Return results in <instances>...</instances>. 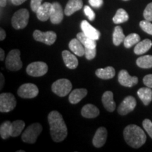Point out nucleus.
I'll list each match as a JSON object with an SVG mask.
<instances>
[{"label": "nucleus", "mask_w": 152, "mask_h": 152, "mask_svg": "<svg viewBox=\"0 0 152 152\" xmlns=\"http://www.w3.org/2000/svg\"><path fill=\"white\" fill-rule=\"evenodd\" d=\"M48 122L52 140L56 142L65 140L68 134V130L61 114L56 111L50 112L48 115Z\"/></svg>", "instance_id": "f257e3e1"}, {"label": "nucleus", "mask_w": 152, "mask_h": 152, "mask_svg": "<svg viewBox=\"0 0 152 152\" xmlns=\"http://www.w3.org/2000/svg\"><path fill=\"white\" fill-rule=\"evenodd\" d=\"M126 143L134 149L141 147L146 142L147 136L144 130L136 125H129L123 131Z\"/></svg>", "instance_id": "f03ea898"}, {"label": "nucleus", "mask_w": 152, "mask_h": 152, "mask_svg": "<svg viewBox=\"0 0 152 152\" xmlns=\"http://www.w3.org/2000/svg\"><path fill=\"white\" fill-rule=\"evenodd\" d=\"M42 131V126L39 123H33L29 125L22 134V140L26 143L34 144L37 141L38 136Z\"/></svg>", "instance_id": "7ed1b4c3"}, {"label": "nucleus", "mask_w": 152, "mask_h": 152, "mask_svg": "<svg viewBox=\"0 0 152 152\" xmlns=\"http://www.w3.org/2000/svg\"><path fill=\"white\" fill-rule=\"evenodd\" d=\"M20 56V52L18 49H14L9 53L5 61L7 69L11 71H17L22 68L23 63Z\"/></svg>", "instance_id": "20e7f679"}, {"label": "nucleus", "mask_w": 152, "mask_h": 152, "mask_svg": "<svg viewBox=\"0 0 152 152\" xmlns=\"http://www.w3.org/2000/svg\"><path fill=\"white\" fill-rule=\"evenodd\" d=\"M29 11L26 9H21L14 13L11 19V24L16 30L25 28L27 26L29 20Z\"/></svg>", "instance_id": "39448f33"}, {"label": "nucleus", "mask_w": 152, "mask_h": 152, "mask_svg": "<svg viewBox=\"0 0 152 152\" xmlns=\"http://www.w3.org/2000/svg\"><path fill=\"white\" fill-rule=\"evenodd\" d=\"M72 84L68 79H59L52 84V92L59 96H65L71 92Z\"/></svg>", "instance_id": "423d86ee"}, {"label": "nucleus", "mask_w": 152, "mask_h": 152, "mask_svg": "<svg viewBox=\"0 0 152 152\" xmlns=\"http://www.w3.org/2000/svg\"><path fill=\"white\" fill-rule=\"evenodd\" d=\"M16 106V100L11 93H1L0 95V111L7 113L14 109Z\"/></svg>", "instance_id": "0eeeda50"}, {"label": "nucleus", "mask_w": 152, "mask_h": 152, "mask_svg": "<svg viewBox=\"0 0 152 152\" xmlns=\"http://www.w3.org/2000/svg\"><path fill=\"white\" fill-rule=\"evenodd\" d=\"M48 71V66L46 63L42 61H36L30 64L26 68L28 75L33 77H40L45 75Z\"/></svg>", "instance_id": "6e6552de"}, {"label": "nucleus", "mask_w": 152, "mask_h": 152, "mask_svg": "<svg viewBox=\"0 0 152 152\" xmlns=\"http://www.w3.org/2000/svg\"><path fill=\"white\" fill-rule=\"evenodd\" d=\"M56 34L54 31L42 32L36 30L33 33V37L36 41L45 43L47 45H52L56 39Z\"/></svg>", "instance_id": "1a4fd4ad"}, {"label": "nucleus", "mask_w": 152, "mask_h": 152, "mask_svg": "<svg viewBox=\"0 0 152 152\" xmlns=\"http://www.w3.org/2000/svg\"><path fill=\"white\" fill-rule=\"evenodd\" d=\"M38 93H39L38 87L33 83H26L22 85L18 90V96L23 99L36 97L38 95Z\"/></svg>", "instance_id": "9d476101"}, {"label": "nucleus", "mask_w": 152, "mask_h": 152, "mask_svg": "<svg viewBox=\"0 0 152 152\" xmlns=\"http://www.w3.org/2000/svg\"><path fill=\"white\" fill-rule=\"evenodd\" d=\"M137 105V101L132 96H126L118 108V112L120 115H125L132 112Z\"/></svg>", "instance_id": "9b49d317"}, {"label": "nucleus", "mask_w": 152, "mask_h": 152, "mask_svg": "<svg viewBox=\"0 0 152 152\" xmlns=\"http://www.w3.org/2000/svg\"><path fill=\"white\" fill-rule=\"evenodd\" d=\"M118 79L120 84L127 87H132L138 83V77L130 75L125 70H121L119 72Z\"/></svg>", "instance_id": "f8f14e48"}, {"label": "nucleus", "mask_w": 152, "mask_h": 152, "mask_svg": "<svg viewBox=\"0 0 152 152\" xmlns=\"http://www.w3.org/2000/svg\"><path fill=\"white\" fill-rule=\"evenodd\" d=\"M64 14L61 5L58 2L53 3L50 15V20L52 23L59 24L64 18Z\"/></svg>", "instance_id": "ddd939ff"}, {"label": "nucleus", "mask_w": 152, "mask_h": 152, "mask_svg": "<svg viewBox=\"0 0 152 152\" xmlns=\"http://www.w3.org/2000/svg\"><path fill=\"white\" fill-rule=\"evenodd\" d=\"M107 130L104 127L98 128L92 140V144L95 147L100 148L103 147L107 139Z\"/></svg>", "instance_id": "4468645a"}, {"label": "nucleus", "mask_w": 152, "mask_h": 152, "mask_svg": "<svg viewBox=\"0 0 152 152\" xmlns=\"http://www.w3.org/2000/svg\"><path fill=\"white\" fill-rule=\"evenodd\" d=\"M81 29L85 35L95 40H98L100 37V33L98 30L87 22V20H83L81 23Z\"/></svg>", "instance_id": "2eb2a0df"}, {"label": "nucleus", "mask_w": 152, "mask_h": 152, "mask_svg": "<svg viewBox=\"0 0 152 152\" xmlns=\"http://www.w3.org/2000/svg\"><path fill=\"white\" fill-rule=\"evenodd\" d=\"M52 4L49 2H45L40 6L37 11V17L41 21H47L48 19H50L51 11H52Z\"/></svg>", "instance_id": "dca6fc26"}, {"label": "nucleus", "mask_w": 152, "mask_h": 152, "mask_svg": "<svg viewBox=\"0 0 152 152\" xmlns=\"http://www.w3.org/2000/svg\"><path fill=\"white\" fill-rule=\"evenodd\" d=\"M104 108L109 112H113L115 109V103L113 100V94L111 91H106L102 98Z\"/></svg>", "instance_id": "f3484780"}, {"label": "nucleus", "mask_w": 152, "mask_h": 152, "mask_svg": "<svg viewBox=\"0 0 152 152\" xmlns=\"http://www.w3.org/2000/svg\"><path fill=\"white\" fill-rule=\"evenodd\" d=\"M83 6V0H69L66 6L64 14L70 16L76 11L80 10Z\"/></svg>", "instance_id": "a211bd4d"}, {"label": "nucleus", "mask_w": 152, "mask_h": 152, "mask_svg": "<svg viewBox=\"0 0 152 152\" xmlns=\"http://www.w3.org/2000/svg\"><path fill=\"white\" fill-rule=\"evenodd\" d=\"M62 57L65 65L70 69H75L78 66V61L75 55L67 50L62 52Z\"/></svg>", "instance_id": "6ab92c4d"}, {"label": "nucleus", "mask_w": 152, "mask_h": 152, "mask_svg": "<svg viewBox=\"0 0 152 152\" xmlns=\"http://www.w3.org/2000/svg\"><path fill=\"white\" fill-rule=\"evenodd\" d=\"M81 114L86 118H94L99 115V110L96 106L88 104L83 106L81 110Z\"/></svg>", "instance_id": "aec40b11"}, {"label": "nucleus", "mask_w": 152, "mask_h": 152, "mask_svg": "<svg viewBox=\"0 0 152 152\" xmlns=\"http://www.w3.org/2000/svg\"><path fill=\"white\" fill-rule=\"evenodd\" d=\"M87 94V90L86 89H75V90H74L71 92L68 99H69V102L72 104H76L79 103L83 98L85 97Z\"/></svg>", "instance_id": "412c9836"}, {"label": "nucleus", "mask_w": 152, "mask_h": 152, "mask_svg": "<svg viewBox=\"0 0 152 152\" xmlns=\"http://www.w3.org/2000/svg\"><path fill=\"white\" fill-rule=\"evenodd\" d=\"M69 49L78 56L85 55V47L77 38H74L69 42Z\"/></svg>", "instance_id": "4be33fe9"}, {"label": "nucleus", "mask_w": 152, "mask_h": 152, "mask_svg": "<svg viewBox=\"0 0 152 152\" xmlns=\"http://www.w3.org/2000/svg\"><path fill=\"white\" fill-rule=\"evenodd\" d=\"M137 95L145 106L149 105L152 101V90L150 87H142L137 91Z\"/></svg>", "instance_id": "5701e85b"}, {"label": "nucleus", "mask_w": 152, "mask_h": 152, "mask_svg": "<svg viewBox=\"0 0 152 152\" xmlns=\"http://www.w3.org/2000/svg\"><path fill=\"white\" fill-rule=\"evenodd\" d=\"M152 46V42L149 39H145L137 44L134 49V52L135 54L141 55L147 52L151 49Z\"/></svg>", "instance_id": "b1692460"}, {"label": "nucleus", "mask_w": 152, "mask_h": 152, "mask_svg": "<svg viewBox=\"0 0 152 152\" xmlns=\"http://www.w3.org/2000/svg\"><path fill=\"white\" fill-rule=\"evenodd\" d=\"M95 74L101 79L109 80L113 78L115 76V71L114 68L111 66H108L105 68H99L95 72Z\"/></svg>", "instance_id": "393cba45"}, {"label": "nucleus", "mask_w": 152, "mask_h": 152, "mask_svg": "<svg viewBox=\"0 0 152 152\" xmlns=\"http://www.w3.org/2000/svg\"><path fill=\"white\" fill-rule=\"evenodd\" d=\"M25 128V123L21 120H18L15 121L13 123H11V130L10 134L11 137H18L20 135V133Z\"/></svg>", "instance_id": "a878e982"}, {"label": "nucleus", "mask_w": 152, "mask_h": 152, "mask_svg": "<svg viewBox=\"0 0 152 152\" xmlns=\"http://www.w3.org/2000/svg\"><path fill=\"white\" fill-rule=\"evenodd\" d=\"M77 38L81 42L85 47H87V48H96V40L94 39H92V38L88 37V36H87L83 32L77 33Z\"/></svg>", "instance_id": "bb28decb"}, {"label": "nucleus", "mask_w": 152, "mask_h": 152, "mask_svg": "<svg viewBox=\"0 0 152 152\" xmlns=\"http://www.w3.org/2000/svg\"><path fill=\"white\" fill-rule=\"evenodd\" d=\"M126 36H125L123 33V28L121 26H118L114 29L113 33V42L115 46H119L121 43L123 42L125 40V38Z\"/></svg>", "instance_id": "cd10ccee"}, {"label": "nucleus", "mask_w": 152, "mask_h": 152, "mask_svg": "<svg viewBox=\"0 0 152 152\" xmlns=\"http://www.w3.org/2000/svg\"><path fill=\"white\" fill-rule=\"evenodd\" d=\"M128 19L129 16L127 11L123 9H119L113 16V21L115 24H120L128 21Z\"/></svg>", "instance_id": "c85d7f7f"}, {"label": "nucleus", "mask_w": 152, "mask_h": 152, "mask_svg": "<svg viewBox=\"0 0 152 152\" xmlns=\"http://www.w3.org/2000/svg\"><path fill=\"white\" fill-rule=\"evenodd\" d=\"M137 65L142 68H152V56L151 55H145L142 56L137 59Z\"/></svg>", "instance_id": "c756f323"}, {"label": "nucleus", "mask_w": 152, "mask_h": 152, "mask_svg": "<svg viewBox=\"0 0 152 152\" xmlns=\"http://www.w3.org/2000/svg\"><path fill=\"white\" fill-rule=\"evenodd\" d=\"M140 41V37L137 33H131L125 38V40L123 42L124 46L125 48H130L133 45H137Z\"/></svg>", "instance_id": "7c9ffc66"}, {"label": "nucleus", "mask_w": 152, "mask_h": 152, "mask_svg": "<svg viewBox=\"0 0 152 152\" xmlns=\"http://www.w3.org/2000/svg\"><path fill=\"white\" fill-rule=\"evenodd\" d=\"M11 123L10 121H5V122H4L1 125V127H0V134H1V137L4 139V140H6V139L11 137Z\"/></svg>", "instance_id": "2f4dec72"}, {"label": "nucleus", "mask_w": 152, "mask_h": 152, "mask_svg": "<svg viewBox=\"0 0 152 152\" xmlns=\"http://www.w3.org/2000/svg\"><path fill=\"white\" fill-rule=\"evenodd\" d=\"M140 26L143 31L152 35V23L149 20H142L140 23Z\"/></svg>", "instance_id": "473e14b6"}, {"label": "nucleus", "mask_w": 152, "mask_h": 152, "mask_svg": "<svg viewBox=\"0 0 152 152\" xmlns=\"http://www.w3.org/2000/svg\"><path fill=\"white\" fill-rule=\"evenodd\" d=\"M96 54V48H87L85 47V56L87 59L91 60L93 59Z\"/></svg>", "instance_id": "72a5a7b5"}, {"label": "nucleus", "mask_w": 152, "mask_h": 152, "mask_svg": "<svg viewBox=\"0 0 152 152\" xmlns=\"http://www.w3.org/2000/svg\"><path fill=\"white\" fill-rule=\"evenodd\" d=\"M144 129L152 139V122L149 119H144L142 122Z\"/></svg>", "instance_id": "f704fd0d"}, {"label": "nucleus", "mask_w": 152, "mask_h": 152, "mask_svg": "<svg viewBox=\"0 0 152 152\" xmlns=\"http://www.w3.org/2000/svg\"><path fill=\"white\" fill-rule=\"evenodd\" d=\"M144 17L145 20L152 21V2L149 3L145 9L144 11Z\"/></svg>", "instance_id": "c9c22d12"}, {"label": "nucleus", "mask_w": 152, "mask_h": 152, "mask_svg": "<svg viewBox=\"0 0 152 152\" xmlns=\"http://www.w3.org/2000/svg\"><path fill=\"white\" fill-rule=\"evenodd\" d=\"M42 0H31L30 1V7H31L33 11L37 13L38 9L42 4Z\"/></svg>", "instance_id": "e433bc0d"}, {"label": "nucleus", "mask_w": 152, "mask_h": 152, "mask_svg": "<svg viewBox=\"0 0 152 152\" xmlns=\"http://www.w3.org/2000/svg\"><path fill=\"white\" fill-rule=\"evenodd\" d=\"M84 12L86 16L88 17L89 20H94L95 18V14L94 12L92 10L89 6H85L84 7Z\"/></svg>", "instance_id": "4c0bfd02"}, {"label": "nucleus", "mask_w": 152, "mask_h": 152, "mask_svg": "<svg viewBox=\"0 0 152 152\" xmlns=\"http://www.w3.org/2000/svg\"><path fill=\"white\" fill-rule=\"evenodd\" d=\"M143 83L147 87L152 88V74H149V75L144 76Z\"/></svg>", "instance_id": "58836bf2"}, {"label": "nucleus", "mask_w": 152, "mask_h": 152, "mask_svg": "<svg viewBox=\"0 0 152 152\" xmlns=\"http://www.w3.org/2000/svg\"><path fill=\"white\" fill-rule=\"evenodd\" d=\"M89 3L94 8H99L103 5L104 0H89Z\"/></svg>", "instance_id": "ea45409f"}, {"label": "nucleus", "mask_w": 152, "mask_h": 152, "mask_svg": "<svg viewBox=\"0 0 152 152\" xmlns=\"http://www.w3.org/2000/svg\"><path fill=\"white\" fill-rule=\"evenodd\" d=\"M6 32L4 31V30H3L2 28L0 29V40L3 41L4 39H5L6 37Z\"/></svg>", "instance_id": "a19ab883"}, {"label": "nucleus", "mask_w": 152, "mask_h": 152, "mask_svg": "<svg viewBox=\"0 0 152 152\" xmlns=\"http://www.w3.org/2000/svg\"><path fill=\"white\" fill-rule=\"evenodd\" d=\"M26 0H11V2H12L13 4L14 5H20L22 4L23 3H24Z\"/></svg>", "instance_id": "79ce46f5"}, {"label": "nucleus", "mask_w": 152, "mask_h": 152, "mask_svg": "<svg viewBox=\"0 0 152 152\" xmlns=\"http://www.w3.org/2000/svg\"><path fill=\"white\" fill-rule=\"evenodd\" d=\"M4 51L2 49H0V60H4Z\"/></svg>", "instance_id": "37998d69"}, {"label": "nucleus", "mask_w": 152, "mask_h": 152, "mask_svg": "<svg viewBox=\"0 0 152 152\" xmlns=\"http://www.w3.org/2000/svg\"><path fill=\"white\" fill-rule=\"evenodd\" d=\"M0 75H1V87H0V89H1L4 86V77L3 74L1 73L0 74Z\"/></svg>", "instance_id": "c03bdc74"}, {"label": "nucleus", "mask_w": 152, "mask_h": 152, "mask_svg": "<svg viewBox=\"0 0 152 152\" xmlns=\"http://www.w3.org/2000/svg\"><path fill=\"white\" fill-rule=\"evenodd\" d=\"M0 5L1 7H4L7 5V0H0Z\"/></svg>", "instance_id": "a18cd8bd"}, {"label": "nucleus", "mask_w": 152, "mask_h": 152, "mask_svg": "<svg viewBox=\"0 0 152 152\" xmlns=\"http://www.w3.org/2000/svg\"><path fill=\"white\" fill-rule=\"evenodd\" d=\"M123 1H128V0H123Z\"/></svg>", "instance_id": "49530a36"}]
</instances>
